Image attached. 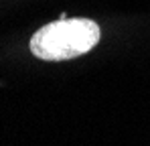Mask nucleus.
Returning a JSON list of instances; mask_svg holds the SVG:
<instances>
[{"instance_id": "nucleus-1", "label": "nucleus", "mask_w": 150, "mask_h": 146, "mask_svg": "<svg viewBox=\"0 0 150 146\" xmlns=\"http://www.w3.org/2000/svg\"><path fill=\"white\" fill-rule=\"evenodd\" d=\"M100 24L89 18H59L30 37V53L41 61H67L89 53L100 41Z\"/></svg>"}]
</instances>
